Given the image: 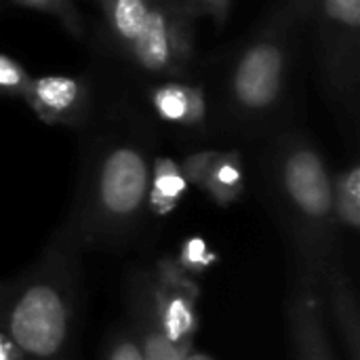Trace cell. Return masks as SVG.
I'll return each mask as SVG.
<instances>
[{
    "instance_id": "cell-1",
    "label": "cell",
    "mask_w": 360,
    "mask_h": 360,
    "mask_svg": "<svg viewBox=\"0 0 360 360\" xmlns=\"http://www.w3.org/2000/svg\"><path fill=\"white\" fill-rule=\"evenodd\" d=\"M82 253L61 224L36 259L4 281V323L25 360H74L84 306Z\"/></svg>"
},
{
    "instance_id": "cell-2",
    "label": "cell",
    "mask_w": 360,
    "mask_h": 360,
    "mask_svg": "<svg viewBox=\"0 0 360 360\" xmlns=\"http://www.w3.org/2000/svg\"><path fill=\"white\" fill-rule=\"evenodd\" d=\"M266 188L278 228L291 253L295 278L321 285L340 257L333 217V173L314 139L283 131L266 154Z\"/></svg>"
},
{
    "instance_id": "cell-3",
    "label": "cell",
    "mask_w": 360,
    "mask_h": 360,
    "mask_svg": "<svg viewBox=\"0 0 360 360\" xmlns=\"http://www.w3.org/2000/svg\"><path fill=\"white\" fill-rule=\"evenodd\" d=\"M150 148L133 135H110L84 154L63 224L80 247L122 251L139 234L152 171Z\"/></svg>"
},
{
    "instance_id": "cell-4",
    "label": "cell",
    "mask_w": 360,
    "mask_h": 360,
    "mask_svg": "<svg viewBox=\"0 0 360 360\" xmlns=\"http://www.w3.org/2000/svg\"><path fill=\"white\" fill-rule=\"evenodd\" d=\"M300 25L302 21L281 0L234 55L219 97L226 127L243 135L274 127L289 95Z\"/></svg>"
},
{
    "instance_id": "cell-5",
    "label": "cell",
    "mask_w": 360,
    "mask_h": 360,
    "mask_svg": "<svg viewBox=\"0 0 360 360\" xmlns=\"http://www.w3.org/2000/svg\"><path fill=\"white\" fill-rule=\"evenodd\" d=\"M108 36L139 72L181 78L194 57V11L173 0H97Z\"/></svg>"
},
{
    "instance_id": "cell-6",
    "label": "cell",
    "mask_w": 360,
    "mask_h": 360,
    "mask_svg": "<svg viewBox=\"0 0 360 360\" xmlns=\"http://www.w3.org/2000/svg\"><path fill=\"white\" fill-rule=\"evenodd\" d=\"M310 23L323 89L340 116L356 120L360 84V0H319Z\"/></svg>"
},
{
    "instance_id": "cell-7",
    "label": "cell",
    "mask_w": 360,
    "mask_h": 360,
    "mask_svg": "<svg viewBox=\"0 0 360 360\" xmlns=\"http://www.w3.org/2000/svg\"><path fill=\"white\" fill-rule=\"evenodd\" d=\"M148 268L156 319L165 340L184 356L196 346L200 283L186 274L175 255H160Z\"/></svg>"
},
{
    "instance_id": "cell-8",
    "label": "cell",
    "mask_w": 360,
    "mask_h": 360,
    "mask_svg": "<svg viewBox=\"0 0 360 360\" xmlns=\"http://www.w3.org/2000/svg\"><path fill=\"white\" fill-rule=\"evenodd\" d=\"M285 325L291 360H338L316 285L291 276L285 300Z\"/></svg>"
},
{
    "instance_id": "cell-9",
    "label": "cell",
    "mask_w": 360,
    "mask_h": 360,
    "mask_svg": "<svg viewBox=\"0 0 360 360\" xmlns=\"http://www.w3.org/2000/svg\"><path fill=\"white\" fill-rule=\"evenodd\" d=\"M23 99L42 122L78 127L91 110V84L78 76H40L30 80Z\"/></svg>"
},
{
    "instance_id": "cell-10",
    "label": "cell",
    "mask_w": 360,
    "mask_h": 360,
    "mask_svg": "<svg viewBox=\"0 0 360 360\" xmlns=\"http://www.w3.org/2000/svg\"><path fill=\"white\" fill-rule=\"evenodd\" d=\"M321 295L325 312L342 342L344 359L360 360V306L359 291L352 274L338 257L321 278Z\"/></svg>"
},
{
    "instance_id": "cell-11",
    "label": "cell",
    "mask_w": 360,
    "mask_h": 360,
    "mask_svg": "<svg viewBox=\"0 0 360 360\" xmlns=\"http://www.w3.org/2000/svg\"><path fill=\"white\" fill-rule=\"evenodd\" d=\"M124 319L141 344L143 360H184L160 331L146 266L133 268L124 278Z\"/></svg>"
},
{
    "instance_id": "cell-12",
    "label": "cell",
    "mask_w": 360,
    "mask_h": 360,
    "mask_svg": "<svg viewBox=\"0 0 360 360\" xmlns=\"http://www.w3.org/2000/svg\"><path fill=\"white\" fill-rule=\"evenodd\" d=\"M150 103L158 118L179 127H200L209 116V101L202 86L181 82L179 78L165 80L150 91Z\"/></svg>"
},
{
    "instance_id": "cell-13",
    "label": "cell",
    "mask_w": 360,
    "mask_h": 360,
    "mask_svg": "<svg viewBox=\"0 0 360 360\" xmlns=\"http://www.w3.org/2000/svg\"><path fill=\"white\" fill-rule=\"evenodd\" d=\"M200 192L217 207L228 209L245 194V160L238 150H217L202 179Z\"/></svg>"
},
{
    "instance_id": "cell-14",
    "label": "cell",
    "mask_w": 360,
    "mask_h": 360,
    "mask_svg": "<svg viewBox=\"0 0 360 360\" xmlns=\"http://www.w3.org/2000/svg\"><path fill=\"white\" fill-rule=\"evenodd\" d=\"M186 190H188V181L179 165L169 156H156L152 160V171H150L146 215H152L156 219L171 215L179 207Z\"/></svg>"
},
{
    "instance_id": "cell-15",
    "label": "cell",
    "mask_w": 360,
    "mask_h": 360,
    "mask_svg": "<svg viewBox=\"0 0 360 360\" xmlns=\"http://www.w3.org/2000/svg\"><path fill=\"white\" fill-rule=\"evenodd\" d=\"M333 217L338 234L356 238L360 232V165L352 160L348 167L333 173Z\"/></svg>"
},
{
    "instance_id": "cell-16",
    "label": "cell",
    "mask_w": 360,
    "mask_h": 360,
    "mask_svg": "<svg viewBox=\"0 0 360 360\" xmlns=\"http://www.w3.org/2000/svg\"><path fill=\"white\" fill-rule=\"evenodd\" d=\"M177 264L181 266V270L186 274H190L192 278L200 281L213 266H217L219 255L217 251L200 236H190L181 243L177 255H175Z\"/></svg>"
},
{
    "instance_id": "cell-17",
    "label": "cell",
    "mask_w": 360,
    "mask_h": 360,
    "mask_svg": "<svg viewBox=\"0 0 360 360\" xmlns=\"http://www.w3.org/2000/svg\"><path fill=\"white\" fill-rule=\"evenodd\" d=\"M99 360H143L141 344L127 319L120 325L112 327L103 338Z\"/></svg>"
},
{
    "instance_id": "cell-18",
    "label": "cell",
    "mask_w": 360,
    "mask_h": 360,
    "mask_svg": "<svg viewBox=\"0 0 360 360\" xmlns=\"http://www.w3.org/2000/svg\"><path fill=\"white\" fill-rule=\"evenodd\" d=\"M15 2L21 4V6L36 8V11H42V13L55 17L76 38H80L82 32H84L82 15H80V11L76 8V4L72 0H15Z\"/></svg>"
},
{
    "instance_id": "cell-19",
    "label": "cell",
    "mask_w": 360,
    "mask_h": 360,
    "mask_svg": "<svg viewBox=\"0 0 360 360\" xmlns=\"http://www.w3.org/2000/svg\"><path fill=\"white\" fill-rule=\"evenodd\" d=\"M30 80L32 78L21 63H17L6 55H0V93L23 97Z\"/></svg>"
},
{
    "instance_id": "cell-20",
    "label": "cell",
    "mask_w": 360,
    "mask_h": 360,
    "mask_svg": "<svg viewBox=\"0 0 360 360\" xmlns=\"http://www.w3.org/2000/svg\"><path fill=\"white\" fill-rule=\"evenodd\" d=\"M215 154H217V150H200V152H192V154H188L184 158L179 169H181L188 186H194V188L200 190L202 179H205V175L209 171V165L215 158Z\"/></svg>"
},
{
    "instance_id": "cell-21",
    "label": "cell",
    "mask_w": 360,
    "mask_h": 360,
    "mask_svg": "<svg viewBox=\"0 0 360 360\" xmlns=\"http://www.w3.org/2000/svg\"><path fill=\"white\" fill-rule=\"evenodd\" d=\"M0 360H25L4 323V281H0Z\"/></svg>"
},
{
    "instance_id": "cell-22",
    "label": "cell",
    "mask_w": 360,
    "mask_h": 360,
    "mask_svg": "<svg viewBox=\"0 0 360 360\" xmlns=\"http://www.w3.org/2000/svg\"><path fill=\"white\" fill-rule=\"evenodd\" d=\"M198 17H211L219 27L228 21L232 0H194Z\"/></svg>"
},
{
    "instance_id": "cell-23",
    "label": "cell",
    "mask_w": 360,
    "mask_h": 360,
    "mask_svg": "<svg viewBox=\"0 0 360 360\" xmlns=\"http://www.w3.org/2000/svg\"><path fill=\"white\" fill-rule=\"evenodd\" d=\"M283 2H285L287 8L295 15L297 21L306 23V21H310L312 11H314V6H316L319 0H283Z\"/></svg>"
},
{
    "instance_id": "cell-24",
    "label": "cell",
    "mask_w": 360,
    "mask_h": 360,
    "mask_svg": "<svg viewBox=\"0 0 360 360\" xmlns=\"http://www.w3.org/2000/svg\"><path fill=\"white\" fill-rule=\"evenodd\" d=\"M184 360H219V359H215L213 354H209V352H205V350H198L196 346L184 356Z\"/></svg>"
}]
</instances>
